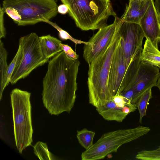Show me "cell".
<instances>
[{
    "label": "cell",
    "mask_w": 160,
    "mask_h": 160,
    "mask_svg": "<svg viewBox=\"0 0 160 160\" xmlns=\"http://www.w3.org/2000/svg\"><path fill=\"white\" fill-rule=\"evenodd\" d=\"M80 64L78 59L68 58L63 51L48 61L42 81V95L43 105L51 115H58L64 112L69 113L73 108Z\"/></svg>",
    "instance_id": "cell-1"
},
{
    "label": "cell",
    "mask_w": 160,
    "mask_h": 160,
    "mask_svg": "<svg viewBox=\"0 0 160 160\" xmlns=\"http://www.w3.org/2000/svg\"><path fill=\"white\" fill-rule=\"evenodd\" d=\"M118 25V23L115 35L107 49L89 65L87 81L89 101L96 108L112 99L108 81L113 55L120 41Z\"/></svg>",
    "instance_id": "cell-2"
},
{
    "label": "cell",
    "mask_w": 160,
    "mask_h": 160,
    "mask_svg": "<svg viewBox=\"0 0 160 160\" xmlns=\"http://www.w3.org/2000/svg\"><path fill=\"white\" fill-rule=\"evenodd\" d=\"M60 0L68 6L70 16L82 30L99 29L107 25L110 16H117L110 0Z\"/></svg>",
    "instance_id": "cell-3"
},
{
    "label": "cell",
    "mask_w": 160,
    "mask_h": 160,
    "mask_svg": "<svg viewBox=\"0 0 160 160\" xmlns=\"http://www.w3.org/2000/svg\"><path fill=\"white\" fill-rule=\"evenodd\" d=\"M55 0H3L2 8L18 25L47 22L57 14Z\"/></svg>",
    "instance_id": "cell-4"
},
{
    "label": "cell",
    "mask_w": 160,
    "mask_h": 160,
    "mask_svg": "<svg viewBox=\"0 0 160 160\" xmlns=\"http://www.w3.org/2000/svg\"><path fill=\"white\" fill-rule=\"evenodd\" d=\"M30 96L31 93L17 88L10 93L15 142L21 154L33 142Z\"/></svg>",
    "instance_id": "cell-5"
},
{
    "label": "cell",
    "mask_w": 160,
    "mask_h": 160,
    "mask_svg": "<svg viewBox=\"0 0 160 160\" xmlns=\"http://www.w3.org/2000/svg\"><path fill=\"white\" fill-rule=\"evenodd\" d=\"M150 130L148 127L139 126L127 129H121L107 132L81 155L82 160H98L103 159L108 154L117 152L123 144L146 135Z\"/></svg>",
    "instance_id": "cell-6"
},
{
    "label": "cell",
    "mask_w": 160,
    "mask_h": 160,
    "mask_svg": "<svg viewBox=\"0 0 160 160\" xmlns=\"http://www.w3.org/2000/svg\"><path fill=\"white\" fill-rule=\"evenodd\" d=\"M39 37L36 33L32 32L20 38L19 45L22 53L12 75L11 84L26 77L33 70L49 61L42 52Z\"/></svg>",
    "instance_id": "cell-7"
},
{
    "label": "cell",
    "mask_w": 160,
    "mask_h": 160,
    "mask_svg": "<svg viewBox=\"0 0 160 160\" xmlns=\"http://www.w3.org/2000/svg\"><path fill=\"white\" fill-rule=\"evenodd\" d=\"M120 41L113 55L108 81V88L112 98L120 94L128 86L135 75L139 66L134 64L130 65L128 64Z\"/></svg>",
    "instance_id": "cell-8"
},
{
    "label": "cell",
    "mask_w": 160,
    "mask_h": 160,
    "mask_svg": "<svg viewBox=\"0 0 160 160\" xmlns=\"http://www.w3.org/2000/svg\"><path fill=\"white\" fill-rule=\"evenodd\" d=\"M118 31L120 44L129 65L140 61L142 41L145 35L139 24L122 22L120 18Z\"/></svg>",
    "instance_id": "cell-9"
},
{
    "label": "cell",
    "mask_w": 160,
    "mask_h": 160,
    "mask_svg": "<svg viewBox=\"0 0 160 160\" xmlns=\"http://www.w3.org/2000/svg\"><path fill=\"white\" fill-rule=\"evenodd\" d=\"M119 19L115 17L112 23L99 28L88 41L90 43L84 44L83 56L88 65L108 47L116 32Z\"/></svg>",
    "instance_id": "cell-10"
},
{
    "label": "cell",
    "mask_w": 160,
    "mask_h": 160,
    "mask_svg": "<svg viewBox=\"0 0 160 160\" xmlns=\"http://www.w3.org/2000/svg\"><path fill=\"white\" fill-rule=\"evenodd\" d=\"M160 76L158 67L140 61L135 75L123 92L133 88L134 94L131 102L136 104L145 91L157 86Z\"/></svg>",
    "instance_id": "cell-11"
},
{
    "label": "cell",
    "mask_w": 160,
    "mask_h": 160,
    "mask_svg": "<svg viewBox=\"0 0 160 160\" xmlns=\"http://www.w3.org/2000/svg\"><path fill=\"white\" fill-rule=\"evenodd\" d=\"M139 24L145 37L158 48V44L160 43V21L153 0H152Z\"/></svg>",
    "instance_id": "cell-12"
},
{
    "label": "cell",
    "mask_w": 160,
    "mask_h": 160,
    "mask_svg": "<svg viewBox=\"0 0 160 160\" xmlns=\"http://www.w3.org/2000/svg\"><path fill=\"white\" fill-rule=\"evenodd\" d=\"M137 108L136 104H120L112 99L104 105L96 108V109L105 120L121 122L128 114L134 112Z\"/></svg>",
    "instance_id": "cell-13"
},
{
    "label": "cell",
    "mask_w": 160,
    "mask_h": 160,
    "mask_svg": "<svg viewBox=\"0 0 160 160\" xmlns=\"http://www.w3.org/2000/svg\"><path fill=\"white\" fill-rule=\"evenodd\" d=\"M152 1L129 0L128 4L126 5L124 12L120 18L121 20L123 22L139 24Z\"/></svg>",
    "instance_id": "cell-14"
},
{
    "label": "cell",
    "mask_w": 160,
    "mask_h": 160,
    "mask_svg": "<svg viewBox=\"0 0 160 160\" xmlns=\"http://www.w3.org/2000/svg\"><path fill=\"white\" fill-rule=\"evenodd\" d=\"M42 52L45 58L53 57L62 50L60 46L62 42L49 34L39 37Z\"/></svg>",
    "instance_id": "cell-15"
},
{
    "label": "cell",
    "mask_w": 160,
    "mask_h": 160,
    "mask_svg": "<svg viewBox=\"0 0 160 160\" xmlns=\"http://www.w3.org/2000/svg\"><path fill=\"white\" fill-rule=\"evenodd\" d=\"M140 61L158 67L160 66V51L149 40H146Z\"/></svg>",
    "instance_id": "cell-16"
},
{
    "label": "cell",
    "mask_w": 160,
    "mask_h": 160,
    "mask_svg": "<svg viewBox=\"0 0 160 160\" xmlns=\"http://www.w3.org/2000/svg\"><path fill=\"white\" fill-rule=\"evenodd\" d=\"M152 98V88H150L141 95L136 103L139 112V122L141 124L142 118L146 115L147 107L149 104V101Z\"/></svg>",
    "instance_id": "cell-17"
},
{
    "label": "cell",
    "mask_w": 160,
    "mask_h": 160,
    "mask_svg": "<svg viewBox=\"0 0 160 160\" xmlns=\"http://www.w3.org/2000/svg\"><path fill=\"white\" fill-rule=\"evenodd\" d=\"M95 134L94 132L84 128L77 131V137L79 144L87 150L93 145V141Z\"/></svg>",
    "instance_id": "cell-18"
},
{
    "label": "cell",
    "mask_w": 160,
    "mask_h": 160,
    "mask_svg": "<svg viewBox=\"0 0 160 160\" xmlns=\"http://www.w3.org/2000/svg\"><path fill=\"white\" fill-rule=\"evenodd\" d=\"M8 52L0 40V88L2 86L5 79L8 65L7 63Z\"/></svg>",
    "instance_id": "cell-19"
},
{
    "label": "cell",
    "mask_w": 160,
    "mask_h": 160,
    "mask_svg": "<svg viewBox=\"0 0 160 160\" xmlns=\"http://www.w3.org/2000/svg\"><path fill=\"white\" fill-rule=\"evenodd\" d=\"M22 53V48L20 45H19L17 52L11 61L8 65V70L7 72L5 79L2 86L0 88V100H1L2 98V95L3 91L6 87L8 85L9 82L11 78L16 64L18 60Z\"/></svg>",
    "instance_id": "cell-20"
},
{
    "label": "cell",
    "mask_w": 160,
    "mask_h": 160,
    "mask_svg": "<svg viewBox=\"0 0 160 160\" xmlns=\"http://www.w3.org/2000/svg\"><path fill=\"white\" fill-rule=\"evenodd\" d=\"M34 153L40 160L56 159L48 150L46 143L39 141L33 146Z\"/></svg>",
    "instance_id": "cell-21"
},
{
    "label": "cell",
    "mask_w": 160,
    "mask_h": 160,
    "mask_svg": "<svg viewBox=\"0 0 160 160\" xmlns=\"http://www.w3.org/2000/svg\"><path fill=\"white\" fill-rule=\"evenodd\" d=\"M47 23L50 24L58 31L59 37L62 40H70L74 43L76 45L81 44L88 45L90 43L88 41L85 42L73 38L67 31L62 29L55 23L52 22L50 21Z\"/></svg>",
    "instance_id": "cell-22"
},
{
    "label": "cell",
    "mask_w": 160,
    "mask_h": 160,
    "mask_svg": "<svg viewBox=\"0 0 160 160\" xmlns=\"http://www.w3.org/2000/svg\"><path fill=\"white\" fill-rule=\"evenodd\" d=\"M60 46L63 51L65 52L67 57L69 59L72 60L78 59L79 55L77 54L68 45L62 43Z\"/></svg>",
    "instance_id": "cell-23"
},
{
    "label": "cell",
    "mask_w": 160,
    "mask_h": 160,
    "mask_svg": "<svg viewBox=\"0 0 160 160\" xmlns=\"http://www.w3.org/2000/svg\"><path fill=\"white\" fill-rule=\"evenodd\" d=\"M5 13L3 8L0 7V39L5 38L6 35V31L4 25V15Z\"/></svg>",
    "instance_id": "cell-24"
},
{
    "label": "cell",
    "mask_w": 160,
    "mask_h": 160,
    "mask_svg": "<svg viewBox=\"0 0 160 160\" xmlns=\"http://www.w3.org/2000/svg\"><path fill=\"white\" fill-rule=\"evenodd\" d=\"M134 94V90L133 88L122 92L120 94L122 95L126 99L132 102Z\"/></svg>",
    "instance_id": "cell-25"
},
{
    "label": "cell",
    "mask_w": 160,
    "mask_h": 160,
    "mask_svg": "<svg viewBox=\"0 0 160 160\" xmlns=\"http://www.w3.org/2000/svg\"><path fill=\"white\" fill-rule=\"evenodd\" d=\"M57 10L58 13L62 14H65L68 12L69 9L66 5L63 3L58 6Z\"/></svg>",
    "instance_id": "cell-26"
},
{
    "label": "cell",
    "mask_w": 160,
    "mask_h": 160,
    "mask_svg": "<svg viewBox=\"0 0 160 160\" xmlns=\"http://www.w3.org/2000/svg\"><path fill=\"white\" fill-rule=\"evenodd\" d=\"M154 5L160 21V0H155Z\"/></svg>",
    "instance_id": "cell-27"
},
{
    "label": "cell",
    "mask_w": 160,
    "mask_h": 160,
    "mask_svg": "<svg viewBox=\"0 0 160 160\" xmlns=\"http://www.w3.org/2000/svg\"><path fill=\"white\" fill-rule=\"evenodd\" d=\"M158 67L160 68V66H158ZM156 86L158 88L160 91V76L157 81Z\"/></svg>",
    "instance_id": "cell-28"
},
{
    "label": "cell",
    "mask_w": 160,
    "mask_h": 160,
    "mask_svg": "<svg viewBox=\"0 0 160 160\" xmlns=\"http://www.w3.org/2000/svg\"><path fill=\"white\" fill-rule=\"evenodd\" d=\"M133 0L141 1H143L146 0Z\"/></svg>",
    "instance_id": "cell-29"
}]
</instances>
